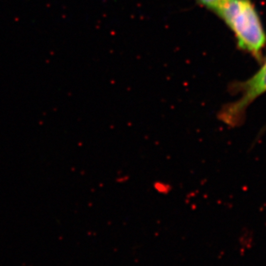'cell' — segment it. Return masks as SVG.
Masks as SVG:
<instances>
[{"instance_id": "cell-3", "label": "cell", "mask_w": 266, "mask_h": 266, "mask_svg": "<svg viewBox=\"0 0 266 266\" xmlns=\"http://www.w3.org/2000/svg\"><path fill=\"white\" fill-rule=\"evenodd\" d=\"M202 6L213 10L214 11H217L222 5H224L229 0H196Z\"/></svg>"}, {"instance_id": "cell-2", "label": "cell", "mask_w": 266, "mask_h": 266, "mask_svg": "<svg viewBox=\"0 0 266 266\" xmlns=\"http://www.w3.org/2000/svg\"><path fill=\"white\" fill-rule=\"evenodd\" d=\"M264 92H266V60L259 71L245 84L243 96L224 112V117L229 122L231 120L236 121L242 116V111L245 107Z\"/></svg>"}, {"instance_id": "cell-1", "label": "cell", "mask_w": 266, "mask_h": 266, "mask_svg": "<svg viewBox=\"0 0 266 266\" xmlns=\"http://www.w3.org/2000/svg\"><path fill=\"white\" fill-rule=\"evenodd\" d=\"M216 13L234 32L239 46L259 57L266 36L259 16L250 0H229Z\"/></svg>"}]
</instances>
